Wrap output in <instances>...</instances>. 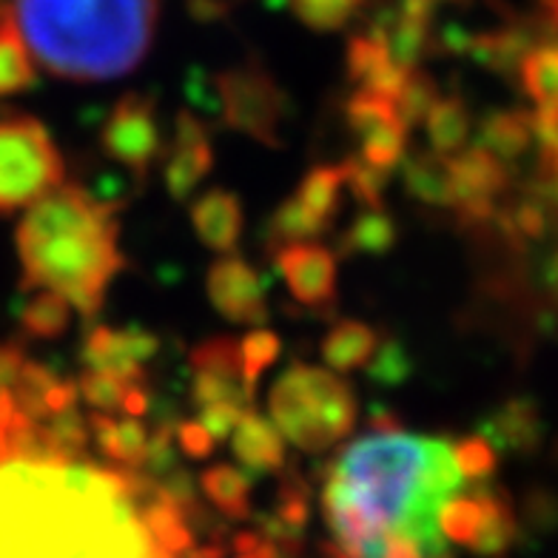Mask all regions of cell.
<instances>
[{
    "instance_id": "obj_46",
    "label": "cell",
    "mask_w": 558,
    "mask_h": 558,
    "mask_svg": "<svg viewBox=\"0 0 558 558\" xmlns=\"http://www.w3.org/2000/svg\"><path fill=\"white\" fill-rule=\"evenodd\" d=\"M536 21L547 40L558 37V0H538Z\"/></svg>"
},
{
    "instance_id": "obj_27",
    "label": "cell",
    "mask_w": 558,
    "mask_h": 558,
    "mask_svg": "<svg viewBox=\"0 0 558 558\" xmlns=\"http://www.w3.org/2000/svg\"><path fill=\"white\" fill-rule=\"evenodd\" d=\"M342 185H345V180H342L339 166H316L302 177L294 197L311 217L331 226L333 217L339 214V206H342Z\"/></svg>"
},
{
    "instance_id": "obj_26",
    "label": "cell",
    "mask_w": 558,
    "mask_h": 558,
    "mask_svg": "<svg viewBox=\"0 0 558 558\" xmlns=\"http://www.w3.org/2000/svg\"><path fill=\"white\" fill-rule=\"evenodd\" d=\"M519 83L524 95L538 106L558 104V37L542 40L530 49L519 63Z\"/></svg>"
},
{
    "instance_id": "obj_23",
    "label": "cell",
    "mask_w": 558,
    "mask_h": 558,
    "mask_svg": "<svg viewBox=\"0 0 558 558\" xmlns=\"http://www.w3.org/2000/svg\"><path fill=\"white\" fill-rule=\"evenodd\" d=\"M199 493L208 505L231 522H245L254 515L251 510V476L234 464H211L199 473Z\"/></svg>"
},
{
    "instance_id": "obj_14",
    "label": "cell",
    "mask_w": 558,
    "mask_h": 558,
    "mask_svg": "<svg viewBox=\"0 0 558 558\" xmlns=\"http://www.w3.org/2000/svg\"><path fill=\"white\" fill-rule=\"evenodd\" d=\"M478 436L496 453L533 456L544 441V418L533 397H510L478 422Z\"/></svg>"
},
{
    "instance_id": "obj_40",
    "label": "cell",
    "mask_w": 558,
    "mask_h": 558,
    "mask_svg": "<svg viewBox=\"0 0 558 558\" xmlns=\"http://www.w3.org/2000/svg\"><path fill=\"white\" fill-rule=\"evenodd\" d=\"M453 459L468 485L487 482L496 471V450L482 436H464V439L453 441Z\"/></svg>"
},
{
    "instance_id": "obj_12",
    "label": "cell",
    "mask_w": 558,
    "mask_h": 558,
    "mask_svg": "<svg viewBox=\"0 0 558 558\" xmlns=\"http://www.w3.org/2000/svg\"><path fill=\"white\" fill-rule=\"evenodd\" d=\"M288 294L300 305L328 314L337 305V257L319 243H291L271 254Z\"/></svg>"
},
{
    "instance_id": "obj_47",
    "label": "cell",
    "mask_w": 558,
    "mask_h": 558,
    "mask_svg": "<svg viewBox=\"0 0 558 558\" xmlns=\"http://www.w3.org/2000/svg\"><path fill=\"white\" fill-rule=\"evenodd\" d=\"M544 279H547V291H550V305L556 308V314H558V254L556 257H550V263H547Z\"/></svg>"
},
{
    "instance_id": "obj_25",
    "label": "cell",
    "mask_w": 558,
    "mask_h": 558,
    "mask_svg": "<svg viewBox=\"0 0 558 558\" xmlns=\"http://www.w3.org/2000/svg\"><path fill=\"white\" fill-rule=\"evenodd\" d=\"M427 140H430V151L441 157L459 155L462 148H468L473 132V114L464 104V97L445 95L436 100L425 120Z\"/></svg>"
},
{
    "instance_id": "obj_49",
    "label": "cell",
    "mask_w": 558,
    "mask_h": 558,
    "mask_svg": "<svg viewBox=\"0 0 558 558\" xmlns=\"http://www.w3.org/2000/svg\"><path fill=\"white\" fill-rule=\"evenodd\" d=\"M434 558H453V556H450V553H445V556H434Z\"/></svg>"
},
{
    "instance_id": "obj_43",
    "label": "cell",
    "mask_w": 558,
    "mask_h": 558,
    "mask_svg": "<svg viewBox=\"0 0 558 558\" xmlns=\"http://www.w3.org/2000/svg\"><path fill=\"white\" fill-rule=\"evenodd\" d=\"M26 348L21 342H3L0 345V390H12L15 379L21 376L23 365H26Z\"/></svg>"
},
{
    "instance_id": "obj_29",
    "label": "cell",
    "mask_w": 558,
    "mask_h": 558,
    "mask_svg": "<svg viewBox=\"0 0 558 558\" xmlns=\"http://www.w3.org/2000/svg\"><path fill=\"white\" fill-rule=\"evenodd\" d=\"M328 228L331 226H325L323 220L311 217V214L296 203V197H288L274 208L271 220L265 226V248H268V254H274V251L282 248V245L308 243V240L323 236Z\"/></svg>"
},
{
    "instance_id": "obj_19",
    "label": "cell",
    "mask_w": 558,
    "mask_h": 558,
    "mask_svg": "<svg viewBox=\"0 0 558 558\" xmlns=\"http://www.w3.org/2000/svg\"><path fill=\"white\" fill-rule=\"evenodd\" d=\"M402 185L408 197L427 208H453V180H450V160L436 151H416L404 155Z\"/></svg>"
},
{
    "instance_id": "obj_30",
    "label": "cell",
    "mask_w": 558,
    "mask_h": 558,
    "mask_svg": "<svg viewBox=\"0 0 558 558\" xmlns=\"http://www.w3.org/2000/svg\"><path fill=\"white\" fill-rule=\"evenodd\" d=\"M189 374H211L228 379V383H243V351L240 339L234 337H208L189 353Z\"/></svg>"
},
{
    "instance_id": "obj_22",
    "label": "cell",
    "mask_w": 558,
    "mask_h": 558,
    "mask_svg": "<svg viewBox=\"0 0 558 558\" xmlns=\"http://www.w3.org/2000/svg\"><path fill=\"white\" fill-rule=\"evenodd\" d=\"M397 240L399 228L385 206L362 208L339 234L337 251L342 257H388L397 248Z\"/></svg>"
},
{
    "instance_id": "obj_20",
    "label": "cell",
    "mask_w": 558,
    "mask_h": 558,
    "mask_svg": "<svg viewBox=\"0 0 558 558\" xmlns=\"http://www.w3.org/2000/svg\"><path fill=\"white\" fill-rule=\"evenodd\" d=\"M482 499H485V519H482V527L473 536L468 550L482 558H505L519 542L515 510L507 499V493L490 482H482Z\"/></svg>"
},
{
    "instance_id": "obj_9",
    "label": "cell",
    "mask_w": 558,
    "mask_h": 558,
    "mask_svg": "<svg viewBox=\"0 0 558 558\" xmlns=\"http://www.w3.org/2000/svg\"><path fill=\"white\" fill-rule=\"evenodd\" d=\"M450 160V180H453V208L459 226L476 228L496 217V199L510 185L507 162L493 157L478 146L462 148Z\"/></svg>"
},
{
    "instance_id": "obj_1",
    "label": "cell",
    "mask_w": 558,
    "mask_h": 558,
    "mask_svg": "<svg viewBox=\"0 0 558 558\" xmlns=\"http://www.w3.org/2000/svg\"><path fill=\"white\" fill-rule=\"evenodd\" d=\"M468 487L453 441L441 436L367 434L323 471V515L333 544L353 558H383L390 536H404L422 556H445L439 513Z\"/></svg>"
},
{
    "instance_id": "obj_48",
    "label": "cell",
    "mask_w": 558,
    "mask_h": 558,
    "mask_svg": "<svg viewBox=\"0 0 558 558\" xmlns=\"http://www.w3.org/2000/svg\"><path fill=\"white\" fill-rule=\"evenodd\" d=\"M9 459V439H7V430L0 427V464Z\"/></svg>"
},
{
    "instance_id": "obj_3",
    "label": "cell",
    "mask_w": 558,
    "mask_h": 558,
    "mask_svg": "<svg viewBox=\"0 0 558 558\" xmlns=\"http://www.w3.org/2000/svg\"><path fill=\"white\" fill-rule=\"evenodd\" d=\"M23 291L66 296L83 319L104 311L111 279L125 268L118 211L83 185H60L26 211L15 234Z\"/></svg>"
},
{
    "instance_id": "obj_18",
    "label": "cell",
    "mask_w": 558,
    "mask_h": 558,
    "mask_svg": "<svg viewBox=\"0 0 558 558\" xmlns=\"http://www.w3.org/2000/svg\"><path fill=\"white\" fill-rule=\"evenodd\" d=\"M536 140H533V120L524 109L487 111L476 132V146L499 157L501 162L522 160Z\"/></svg>"
},
{
    "instance_id": "obj_5",
    "label": "cell",
    "mask_w": 558,
    "mask_h": 558,
    "mask_svg": "<svg viewBox=\"0 0 558 558\" xmlns=\"http://www.w3.org/2000/svg\"><path fill=\"white\" fill-rule=\"evenodd\" d=\"M268 411L279 436L302 453H325L356 427L360 402L333 371L294 362L274 383Z\"/></svg>"
},
{
    "instance_id": "obj_39",
    "label": "cell",
    "mask_w": 558,
    "mask_h": 558,
    "mask_svg": "<svg viewBox=\"0 0 558 558\" xmlns=\"http://www.w3.org/2000/svg\"><path fill=\"white\" fill-rule=\"evenodd\" d=\"M134 385V383H132ZM125 390L129 383L118 379L114 374H104V371H83L77 379V393L92 411L100 413H114L123 408Z\"/></svg>"
},
{
    "instance_id": "obj_41",
    "label": "cell",
    "mask_w": 558,
    "mask_h": 558,
    "mask_svg": "<svg viewBox=\"0 0 558 558\" xmlns=\"http://www.w3.org/2000/svg\"><path fill=\"white\" fill-rule=\"evenodd\" d=\"M174 445L185 459H194V462H206V459H211L214 448H217V441L211 439V434H208L206 427L199 425L197 418L177 422Z\"/></svg>"
},
{
    "instance_id": "obj_38",
    "label": "cell",
    "mask_w": 558,
    "mask_h": 558,
    "mask_svg": "<svg viewBox=\"0 0 558 558\" xmlns=\"http://www.w3.org/2000/svg\"><path fill=\"white\" fill-rule=\"evenodd\" d=\"M271 515H277L279 522L288 524V527L305 533V524L311 519V487L300 473H286V478H282V485L277 490Z\"/></svg>"
},
{
    "instance_id": "obj_8",
    "label": "cell",
    "mask_w": 558,
    "mask_h": 558,
    "mask_svg": "<svg viewBox=\"0 0 558 558\" xmlns=\"http://www.w3.org/2000/svg\"><path fill=\"white\" fill-rule=\"evenodd\" d=\"M166 132L157 114L155 97L129 92L111 106L109 118L100 129V148L109 160L146 180L148 171L166 155Z\"/></svg>"
},
{
    "instance_id": "obj_24",
    "label": "cell",
    "mask_w": 558,
    "mask_h": 558,
    "mask_svg": "<svg viewBox=\"0 0 558 558\" xmlns=\"http://www.w3.org/2000/svg\"><path fill=\"white\" fill-rule=\"evenodd\" d=\"M37 86V69L29 46L23 44L9 3H0V97L21 95Z\"/></svg>"
},
{
    "instance_id": "obj_10",
    "label": "cell",
    "mask_w": 558,
    "mask_h": 558,
    "mask_svg": "<svg viewBox=\"0 0 558 558\" xmlns=\"http://www.w3.org/2000/svg\"><path fill=\"white\" fill-rule=\"evenodd\" d=\"M162 348V339L143 325H88L81 342V362L86 371L114 374L123 383H146V365Z\"/></svg>"
},
{
    "instance_id": "obj_4",
    "label": "cell",
    "mask_w": 558,
    "mask_h": 558,
    "mask_svg": "<svg viewBox=\"0 0 558 558\" xmlns=\"http://www.w3.org/2000/svg\"><path fill=\"white\" fill-rule=\"evenodd\" d=\"M9 9L32 58L72 83L132 74L160 23V0H15Z\"/></svg>"
},
{
    "instance_id": "obj_37",
    "label": "cell",
    "mask_w": 558,
    "mask_h": 558,
    "mask_svg": "<svg viewBox=\"0 0 558 558\" xmlns=\"http://www.w3.org/2000/svg\"><path fill=\"white\" fill-rule=\"evenodd\" d=\"M397 106L390 100H383V97L367 95V92H353L345 100V120L348 129H351L356 137H367L376 129H383L385 123L397 120Z\"/></svg>"
},
{
    "instance_id": "obj_2",
    "label": "cell",
    "mask_w": 558,
    "mask_h": 558,
    "mask_svg": "<svg viewBox=\"0 0 558 558\" xmlns=\"http://www.w3.org/2000/svg\"><path fill=\"white\" fill-rule=\"evenodd\" d=\"M0 558H174L125 493L123 468L0 464Z\"/></svg>"
},
{
    "instance_id": "obj_32",
    "label": "cell",
    "mask_w": 558,
    "mask_h": 558,
    "mask_svg": "<svg viewBox=\"0 0 558 558\" xmlns=\"http://www.w3.org/2000/svg\"><path fill=\"white\" fill-rule=\"evenodd\" d=\"M58 383V374H54L52 367L44 365V362H32L26 360L23 365L21 376L12 385V399H15V408L32 422H44L49 413H46V393L49 388Z\"/></svg>"
},
{
    "instance_id": "obj_28",
    "label": "cell",
    "mask_w": 558,
    "mask_h": 558,
    "mask_svg": "<svg viewBox=\"0 0 558 558\" xmlns=\"http://www.w3.org/2000/svg\"><path fill=\"white\" fill-rule=\"evenodd\" d=\"M72 305L54 291H35L21 305V328L32 339H60L72 325Z\"/></svg>"
},
{
    "instance_id": "obj_33",
    "label": "cell",
    "mask_w": 558,
    "mask_h": 558,
    "mask_svg": "<svg viewBox=\"0 0 558 558\" xmlns=\"http://www.w3.org/2000/svg\"><path fill=\"white\" fill-rule=\"evenodd\" d=\"M439 86H436L434 74H427L425 69H413L408 72V81H404L402 92L397 97V114L404 125H408V132L418 129V125H425L427 114L439 100Z\"/></svg>"
},
{
    "instance_id": "obj_44",
    "label": "cell",
    "mask_w": 558,
    "mask_h": 558,
    "mask_svg": "<svg viewBox=\"0 0 558 558\" xmlns=\"http://www.w3.org/2000/svg\"><path fill=\"white\" fill-rule=\"evenodd\" d=\"M77 383H72V379H58V383L49 388V393H46V413L52 416V413H60V411H69V408H77Z\"/></svg>"
},
{
    "instance_id": "obj_13",
    "label": "cell",
    "mask_w": 558,
    "mask_h": 558,
    "mask_svg": "<svg viewBox=\"0 0 558 558\" xmlns=\"http://www.w3.org/2000/svg\"><path fill=\"white\" fill-rule=\"evenodd\" d=\"M162 183L174 203H185L192 197L214 166V146L208 125L194 111H177L174 134L162 155Z\"/></svg>"
},
{
    "instance_id": "obj_35",
    "label": "cell",
    "mask_w": 558,
    "mask_h": 558,
    "mask_svg": "<svg viewBox=\"0 0 558 558\" xmlns=\"http://www.w3.org/2000/svg\"><path fill=\"white\" fill-rule=\"evenodd\" d=\"M240 351H243V379L251 390H257L259 379L271 365H277L279 353H282V339L274 331L254 328L240 339Z\"/></svg>"
},
{
    "instance_id": "obj_16",
    "label": "cell",
    "mask_w": 558,
    "mask_h": 558,
    "mask_svg": "<svg viewBox=\"0 0 558 558\" xmlns=\"http://www.w3.org/2000/svg\"><path fill=\"white\" fill-rule=\"evenodd\" d=\"M231 453L248 476H274L286 471V439L279 436L274 422L259 416L257 408L243 413L231 434Z\"/></svg>"
},
{
    "instance_id": "obj_21",
    "label": "cell",
    "mask_w": 558,
    "mask_h": 558,
    "mask_svg": "<svg viewBox=\"0 0 558 558\" xmlns=\"http://www.w3.org/2000/svg\"><path fill=\"white\" fill-rule=\"evenodd\" d=\"M379 333L362 319H342L325 333L319 353L323 362L331 367L333 374H353L371 362L376 345H379Z\"/></svg>"
},
{
    "instance_id": "obj_34",
    "label": "cell",
    "mask_w": 558,
    "mask_h": 558,
    "mask_svg": "<svg viewBox=\"0 0 558 558\" xmlns=\"http://www.w3.org/2000/svg\"><path fill=\"white\" fill-rule=\"evenodd\" d=\"M365 0H288V7L314 32H339L356 17Z\"/></svg>"
},
{
    "instance_id": "obj_6",
    "label": "cell",
    "mask_w": 558,
    "mask_h": 558,
    "mask_svg": "<svg viewBox=\"0 0 558 558\" xmlns=\"http://www.w3.org/2000/svg\"><path fill=\"white\" fill-rule=\"evenodd\" d=\"M66 162L37 118H0V217L32 208L63 185Z\"/></svg>"
},
{
    "instance_id": "obj_15",
    "label": "cell",
    "mask_w": 558,
    "mask_h": 558,
    "mask_svg": "<svg viewBox=\"0 0 558 558\" xmlns=\"http://www.w3.org/2000/svg\"><path fill=\"white\" fill-rule=\"evenodd\" d=\"M194 234L214 254H234L245 228L243 199L228 189H208L189 208Z\"/></svg>"
},
{
    "instance_id": "obj_36",
    "label": "cell",
    "mask_w": 558,
    "mask_h": 558,
    "mask_svg": "<svg viewBox=\"0 0 558 558\" xmlns=\"http://www.w3.org/2000/svg\"><path fill=\"white\" fill-rule=\"evenodd\" d=\"M339 169H342L345 189H351L353 199H356L362 208L385 206V189H388L390 183V174L374 169V166H367L360 155L348 157Z\"/></svg>"
},
{
    "instance_id": "obj_17",
    "label": "cell",
    "mask_w": 558,
    "mask_h": 558,
    "mask_svg": "<svg viewBox=\"0 0 558 558\" xmlns=\"http://www.w3.org/2000/svg\"><path fill=\"white\" fill-rule=\"evenodd\" d=\"M86 422L88 434L97 441V450L109 462H114V468H132V471L143 468L148 448V427L143 425V418H118L114 413L95 411L86 416Z\"/></svg>"
},
{
    "instance_id": "obj_31",
    "label": "cell",
    "mask_w": 558,
    "mask_h": 558,
    "mask_svg": "<svg viewBox=\"0 0 558 558\" xmlns=\"http://www.w3.org/2000/svg\"><path fill=\"white\" fill-rule=\"evenodd\" d=\"M365 367L367 383L383 390H393L402 388L413 376V356L402 339L385 337L379 339V345H376L374 356H371Z\"/></svg>"
},
{
    "instance_id": "obj_45",
    "label": "cell",
    "mask_w": 558,
    "mask_h": 558,
    "mask_svg": "<svg viewBox=\"0 0 558 558\" xmlns=\"http://www.w3.org/2000/svg\"><path fill=\"white\" fill-rule=\"evenodd\" d=\"M367 425H371V434H399V430H404L399 413L390 411V408H383V404H376L374 411H371Z\"/></svg>"
},
{
    "instance_id": "obj_42",
    "label": "cell",
    "mask_w": 558,
    "mask_h": 558,
    "mask_svg": "<svg viewBox=\"0 0 558 558\" xmlns=\"http://www.w3.org/2000/svg\"><path fill=\"white\" fill-rule=\"evenodd\" d=\"M243 413H245V408H240V404L217 402V404H206V408H199L197 422L206 427L208 434H211V439L220 445V441L231 439L236 422L243 418Z\"/></svg>"
},
{
    "instance_id": "obj_11",
    "label": "cell",
    "mask_w": 558,
    "mask_h": 558,
    "mask_svg": "<svg viewBox=\"0 0 558 558\" xmlns=\"http://www.w3.org/2000/svg\"><path fill=\"white\" fill-rule=\"evenodd\" d=\"M206 291L217 314L236 325L268 323V296L257 268L240 254H222L206 274Z\"/></svg>"
},
{
    "instance_id": "obj_7",
    "label": "cell",
    "mask_w": 558,
    "mask_h": 558,
    "mask_svg": "<svg viewBox=\"0 0 558 558\" xmlns=\"http://www.w3.org/2000/svg\"><path fill=\"white\" fill-rule=\"evenodd\" d=\"M217 118L226 129L257 140L268 148L286 146V125L291 120V100L268 69L248 60L226 69L211 81Z\"/></svg>"
}]
</instances>
